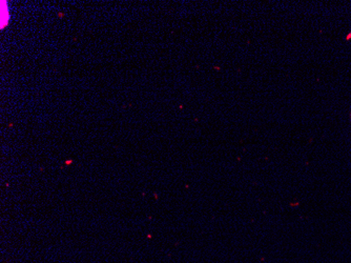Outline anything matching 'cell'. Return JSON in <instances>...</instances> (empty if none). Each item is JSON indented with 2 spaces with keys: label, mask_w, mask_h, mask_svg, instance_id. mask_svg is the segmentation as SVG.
Returning a JSON list of instances; mask_svg holds the SVG:
<instances>
[{
  "label": "cell",
  "mask_w": 351,
  "mask_h": 263,
  "mask_svg": "<svg viewBox=\"0 0 351 263\" xmlns=\"http://www.w3.org/2000/svg\"><path fill=\"white\" fill-rule=\"evenodd\" d=\"M7 3L5 1H1V27L3 29L5 25H8L10 21V13Z\"/></svg>",
  "instance_id": "6da1fadb"
}]
</instances>
